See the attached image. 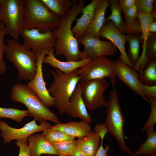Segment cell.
Wrapping results in <instances>:
<instances>
[{"instance_id": "obj_1", "label": "cell", "mask_w": 156, "mask_h": 156, "mask_svg": "<svg viewBox=\"0 0 156 156\" xmlns=\"http://www.w3.org/2000/svg\"><path fill=\"white\" fill-rule=\"evenodd\" d=\"M71 9L64 17L60 18L58 27L52 31L55 38L54 54L55 57L64 56L68 61L80 60L81 51L79 49L78 40L72 30L73 23L76 20L77 15L85 6V1L77 3L73 0Z\"/></svg>"}, {"instance_id": "obj_2", "label": "cell", "mask_w": 156, "mask_h": 156, "mask_svg": "<svg viewBox=\"0 0 156 156\" xmlns=\"http://www.w3.org/2000/svg\"><path fill=\"white\" fill-rule=\"evenodd\" d=\"M77 69L68 74H65L56 68L51 71L53 81L47 89L61 116L64 113L70 116V99L81 78Z\"/></svg>"}, {"instance_id": "obj_3", "label": "cell", "mask_w": 156, "mask_h": 156, "mask_svg": "<svg viewBox=\"0 0 156 156\" xmlns=\"http://www.w3.org/2000/svg\"><path fill=\"white\" fill-rule=\"evenodd\" d=\"M6 42V57L17 69L19 79L32 80L36 73L37 55L18 40L11 38Z\"/></svg>"}, {"instance_id": "obj_4", "label": "cell", "mask_w": 156, "mask_h": 156, "mask_svg": "<svg viewBox=\"0 0 156 156\" xmlns=\"http://www.w3.org/2000/svg\"><path fill=\"white\" fill-rule=\"evenodd\" d=\"M60 22V18L51 12L41 0H24L23 29H36L42 33L52 31Z\"/></svg>"}, {"instance_id": "obj_5", "label": "cell", "mask_w": 156, "mask_h": 156, "mask_svg": "<svg viewBox=\"0 0 156 156\" xmlns=\"http://www.w3.org/2000/svg\"><path fill=\"white\" fill-rule=\"evenodd\" d=\"M10 96L13 101L25 105L29 116L34 117L39 122L49 120L55 124L60 122L58 116L51 111L27 85L18 83L15 84L11 90Z\"/></svg>"}, {"instance_id": "obj_6", "label": "cell", "mask_w": 156, "mask_h": 156, "mask_svg": "<svg viewBox=\"0 0 156 156\" xmlns=\"http://www.w3.org/2000/svg\"><path fill=\"white\" fill-rule=\"evenodd\" d=\"M116 86H112L106 108L105 121L104 125L108 132L112 134L117 141L118 145L123 152L127 153L131 156H135L127 147L123 133V127L125 123L120 104L118 94Z\"/></svg>"}, {"instance_id": "obj_7", "label": "cell", "mask_w": 156, "mask_h": 156, "mask_svg": "<svg viewBox=\"0 0 156 156\" xmlns=\"http://www.w3.org/2000/svg\"><path fill=\"white\" fill-rule=\"evenodd\" d=\"M24 0H0V23L5 25L7 34L18 40L23 29Z\"/></svg>"}, {"instance_id": "obj_8", "label": "cell", "mask_w": 156, "mask_h": 156, "mask_svg": "<svg viewBox=\"0 0 156 156\" xmlns=\"http://www.w3.org/2000/svg\"><path fill=\"white\" fill-rule=\"evenodd\" d=\"M80 82L108 78L112 86H116L117 80L115 62L107 56H102L92 59L84 67L77 69Z\"/></svg>"}, {"instance_id": "obj_9", "label": "cell", "mask_w": 156, "mask_h": 156, "mask_svg": "<svg viewBox=\"0 0 156 156\" xmlns=\"http://www.w3.org/2000/svg\"><path fill=\"white\" fill-rule=\"evenodd\" d=\"M81 82V95L87 108L90 111L105 106L103 94L109 85L106 78L95 79Z\"/></svg>"}, {"instance_id": "obj_10", "label": "cell", "mask_w": 156, "mask_h": 156, "mask_svg": "<svg viewBox=\"0 0 156 156\" xmlns=\"http://www.w3.org/2000/svg\"><path fill=\"white\" fill-rule=\"evenodd\" d=\"M79 43L84 47L81 52V59L84 58L92 59L99 56L113 55L117 51V48L112 42L105 41L86 33L79 38Z\"/></svg>"}, {"instance_id": "obj_11", "label": "cell", "mask_w": 156, "mask_h": 156, "mask_svg": "<svg viewBox=\"0 0 156 156\" xmlns=\"http://www.w3.org/2000/svg\"><path fill=\"white\" fill-rule=\"evenodd\" d=\"M51 126L48 122H41L39 125L36 123L34 119L26 124L23 127L19 129L12 127L9 126L3 120H0V135L5 143H9L12 140L27 139L29 136L34 133L43 131Z\"/></svg>"}, {"instance_id": "obj_12", "label": "cell", "mask_w": 156, "mask_h": 156, "mask_svg": "<svg viewBox=\"0 0 156 156\" xmlns=\"http://www.w3.org/2000/svg\"><path fill=\"white\" fill-rule=\"evenodd\" d=\"M21 36L23 44L37 55L54 47L55 38L52 31L42 33L36 29H23Z\"/></svg>"}, {"instance_id": "obj_13", "label": "cell", "mask_w": 156, "mask_h": 156, "mask_svg": "<svg viewBox=\"0 0 156 156\" xmlns=\"http://www.w3.org/2000/svg\"><path fill=\"white\" fill-rule=\"evenodd\" d=\"M48 51H45L41 54L37 55V68L36 74L27 86L37 94L43 103L49 108L54 106L55 103L46 88L43 75V61Z\"/></svg>"}, {"instance_id": "obj_14", "label": "cell", "mask_w": 156, "mask_h": 156, "mask_svg": "<svg viewBox=\"0 0 156 156\" xmlns=\"http://www.w3.org/2000/svg\"><path fill=\"white\" fill-rule=\"evenodd\" d=\"M99 34L109 40L118 49L120 54L119 60L125 64L133 68V66L129 60L125 49L127 41L126 36L111 21L105 22L101 29Z\"/></svg>"}, {"instance_id": "obj_15", "label": "cell", "mask_w": 156, "mask_h": 156, "mask_svg": "<svg viewBox=\"0 0 156 156\" xmlns=\"http://www.w3.org/2000/svg\"><path fill=\"white\" fill-rule=\"evenodd\" d=\"M115 63L117 76L118 78L145 101L150 103L149 100L142 92V83L138 79V73L119 60H117Z\"/></svg>"}, {"instance_id": "obj_16", "label": "cell", "mask_w": 156, "mask_h": 156, "mask_svg": "<svg viewBox=\"0 0 156 156\" xmlns=\"http://www.w3.org/2000/svg\"><path fill=\"white\" fill-rule=\"evenodd\" d=\"M155 11L152 13L146 14L137 12V18L140 23L142 32L141 36L142 40V50L141 56L133 66V69L136 72H141L146 65L145 63V52L146 43L151 33L149 30L150 24L156 19Z\"/></svg>"}, {"instance_id": "obj_17", "label": "cell", "mask_w": 156, "mask_h": 156, "mask_svg": "<svg viewBox=\"0 0 156 156\" xmlns=\"http://www.w3.org/2000/svg\"><path fill=\"white\" fill-rule=\"evenodd\" d=\"M54 48L49 49L44 57L43 63L47 64L56 68L66 74L71 73L77 69L82 68L89 63L91 59H82L78 61L63 62L59 60L54 54Z\"/></svg>"}, {"instance_id": "obj_18", "label": "cell", "mask_w": 156, "mask_h": 156, "mask_svg": "<svg viewBox=\"0 0 156 156\" xmlns=\"http://www.w3.org/2000/svg\"><path fill=\"white\" fill-rule=\"evenodd\" d=\"M70 116L79 118L81 120L89 124L93 120L88 113L81 95V85L79 82L71 97L69 101Z\"/></svg>"}, {"instance_id": "obj_19", "label": "cell", "mask_w": 156, "mask_h": 156, "mask_svg": "<svg viewBox=\"0 0 156 156\" xmlns=\"http://www.w3.org/2000/svg\"><path fill=\"white\" fill-rule=\"evenodd\" d=\"M100 0H92L82 9L81 16L77 19L76 25L72 28L75 38L77 40L86 32L94 17L96 8Z\"/></svg>"}, {"instance_id": "obj_20", "label": "cell", "mask_w": 156, "mask_h": 156, "mask_svg": "<svg viewBox=\"0 0 156 156\" xmlns=\"http://www.w3.org/2000/svg\"><path fill=\"white\" fill-rule=\"evenodd\" d=\"M30 156H40L42 154L58 155L53 144L41 133L33 134L27 139Z\"/></svg>"}, {"instance_id": "obj_21", "label": "cell", "mask_w": 156, "mask_h": 156, "mask_svg": "<svg viewBox=\"0 0 156 156\" xmlns=\"http://www.w3.org/2000/svg\"><path fill=\"white\" fill-rule=\"evenodd\" d=\"M49 128L62 131L78 138L87 136L92 130L89 124L82 120L80 122L73 121L65 123L60 122L51 126Z\"/></svg>"}, {"instance_id": "obj_22", "label": "cell", "mask_w": 156, "mask_h": 156, "mask_svg": "<svg viewBox=\"0 0 156 156\" xmlns=\"http://www.w3.org/2000/svg\"><path fill=\"white\" fill-rule=\"evenodd\" d=\"M109 5L108 0H100L97 5L93 20L86 33L96 38L101 39L100 31L105 22V13Z\"/></svg>"}, {"instance_id": "obj_23", "label": "cell", "mask_w": 156, "mask_h": 156, "mask_svg": "<svg viewBox=\"0 0 156 156\" xmlns=\"http://www.w3.org/2000/svg\"><path fill=\"white\" fill-rule=\"evenodd\" d=\"M101 138L91 130L86 136L79 138L77 146L86 156H95L100 147Z\"/></svg>"}, {"instance_id": "obj_24", "label": "cell", "mask_w": 156, "mask_h": 156, "mask_svg": "<svg viewBox=\"0 0 156 156\" xmlns=\"http://www.w3.org/2000/svg\"><path fill=\"white\" fill-rule=\"evenodd\" d=\"M123 12L125 20L126 27L122 33L127 34H141V26L137 18L138 11L135 5Z\"/></svg>"}, {"instance_id": "obj_25", "label": "cell", "mask_w": 156, "mask_h": 156, "mask_svg": "<svg viewBox=\"0 0 156 156\" xmlns=\"http://www.w3.org/2000/svg\"><path fill=\"white\" fill-rule=\"evenodd\" d=\"M146 131L147 138L135 153V156L145 155L156 156V131L154 127L148 128Z\"/></svg>"}, {"instance_id": "obj_26", "label": "cell", "mask_w": 156, "mask_h": 156, "mask_svg": "<svg viewBox=\"0 0 156 156\" xmlns=\"http://www.w3.org/2000/svg\"><path fill=\"white\" fill-rule=\"evenodd\" d=\"M49 10L62 18L65 17L71 9L73 1L70 0H41Z\"/></svg>"}, {"instance_id": "obj_27", "label": "cell", "mask_w": 156, "mask_h": 156, "mask_svg": "<svg viewBox=\"0 0 156 156\" xmlns=\"http://www.w3.org/2000/svg\"><path fill=\"white\" fill-rule=\"evenodd\" d=\"M127 41L129 44L128 58L133 66L140 58V51L142 40L139 34H130L126 35Z\"/></svg>"}, {"instance_id": "obj_28", "label": "cell", "mask_w": 156, "mask_h": 156, "mask_svg": "<svg viewBox=\"0 0 156 156\" xmlns=\"http://www.w3.org/2000/svg\"><path fill=\"white\" fill-rule=\"evenodd\" d=\"M139 80L149 86L156 85V58L149 61L143 70L138 73Z\"/></svg>"}, {"instance_id": "obj_29", "label": "cell", "mask_w": 156, "mask_h": 156, "mask_svg": "<svg viewBox=\"0 0 156 156\" xmlns=\"http://www.w3.org/2000/svg\"><path fill=\"white\" fill-rule=\"evenodd\" d=\"M109 1L110 4L111 13L110 15L105 18V22L109 21H112L122 33L125 29L126 25L121 14L119 1L109 0Z\"/></svg>"}, {"instance_id": "obj_30", "label": "cell", "mask_w": 156, "mask_h": 156, "mask_svg": "<svg viewBox=\"0 0 156 156\" xmlns=\"http://www.w3.org/2000/svg\"><path fill=\"white\" fill-rule=\"evenodd\" d=\"M28 116H29L27 110L0 107V118H8L21 123L23 121L24 117Z\"/></svg>"}, {"instance_id": "obj_31", "label": "cell", "mask_w": 156, "mask_h": 156, "mask_svg": "<svg viewBox=\"0 0 156 156\" xmlns=\"http://www.w3.org/2000/svg\"><path fill=\"white\" fill-rule=\"evenodd\" d=\"M77 140H67L53 144L58 156H71L75 151Z\"/></svg>"}, {"instance_id": "obj_32", "label": "cell", "mask_w": 156, "mask_h": 156, "mask_svg": "<svg viewBox=\"0 0 156 156\" xmlns=\"http://www.w3.org/2000/svg\"><path fill=\"white\" fill-rule=\"evenodd\" d=\"M42 133L53 144L67 140H74L75 138L62 131L49 128L43 131Z\"/></svg>"}, {"instance_id": "obj_33", "label": "cell", "mask_w": 156, "mask_h": 156, "mask_svg": "<svg viewBox=\"0 0 156 156\" xmlns=\"http://www.w3.org/2000/svg\"><path fill=\"white\" fill-rule=\"evenodd\" d=\"M7 34L5 26L2 22L0 23V75H3L5 72L6 66L3 57L5 53L6 44L5 37Z\"/></svg>"}, {"instance_id": "obj_34", "label": "cell", "mask_w": 156, "mask_h": 156, "mask_svg": "<svg viewBox=\"0 0 156 156\" xmlns=\"http://www.w3.org/2000/svg\"><path fill=\"white\" fill-rule=\"evenodd\" d=\"M156 58V34L151 33L148 39L145 52V63H147L150 60Z\"/></svg>"}, {"instance_id": "obj_35", "label": "cell", "mask_w": 156, "mask_h": 156, "mask_svg": "<svg viewBox=\"0 0 156 156\" xmlns=\"http://www.w3.org/2000/svg\"><path fill=\"white\" fill-rule=\"evenodd\" d=\"M147 98L150 101L151 109L148 118L141 129L142 131H146L148 128L154 127L156 123V99L152 97H149Z\"/></svg>"}, {"instance_id": "obj_36", "label": "cell", "mask_w": 156, "mask_h": 156, "mask_svg": "<svg viewBox=\"0 0 156 156\" xmlns=\"http://www.w3.org/2000/svg\"><path fill=\"white\" fill-rule=\"evenodd\" d=\"M154 0H136L135 5L138 12L144 14L152 13Z\"/></svg>"}, {"instance_id": "obj_37", "label": "cell", "mask_w": 156, "mask_h": 156, "mask_svg": "<svg viewBox=\"0 0 156 156\" xmlns=\"http://www.w3.org/2000/svg\"><path fill=\"white\" fill-rule=\"evenodd\" d=\"M27 139L16 140L15 144L19 149L18 156H30V150Z\"/></svg>"}, {"instance_id": "obj_38", "label": "cell", "mask_w": 156, "mask_h": 156, "mask_svg": "<svg viewBox=\"0 0 156 156\" xmlns=\"http://www.w3.org/2000/svg\"><path fill=\"white\" fill-rule=\"evenodd\" d=\"M142 91L147 99L152 97L156 99V85L149 86L142 83Z\"/></svg>"}, {"instance_id": "obj_39", "label": "cell", "mask_w": 156, "mask_h": 156, "mask_svg": "<svg viewBox=\"0 0 156 156\" xmlns=\"http://www.w3.org/2000/svg\"><path fill=\"white\" fill-rule=\"evenodd\" d=\"M121 11L123 12L130 9L135 5L136 0H118Z\"/></svg>"}, {"instance_id": "obj_40", "label": "cell", "mask_w": 156, "mask_h": 156, "mask_svg": "<svg viewBox=\"0 0 156 156\" xmlns=\"http://www.w3.org/2000/svg\"><path fill=\"white\" fill-rule=\"evenodd\" d=\"M94 131L99 136L101 139L103 140L104 138L108 132V131L103 124H100L97 123L94 127Z\"/></svg>"}, {"instance_id": "obj_41", "label": "cell", "mask_w": 156, "mask_h": 156, "mask_svg": "<svg viewBox=\"0 0 156 156\" xmlns=\"http://www.w3.org/2000/svg\"><path fill=\"white\" fill-rule=\"evenodd\" d=\"M101 142L100 147L95 156H107L108 154L107 152L110 149V146L108 145H106L105 148L103 146V140L101 139Z\"/></svg>"}, {"instance_id": "obj_42", "label": "cell", "mask_w": 156, "mask_h": 156, "mask_svg": "<svg viewBox=\"0 0 156 156\" xmlns=\"http://www.w3.org/2000/svg\"><path fill=\"white\" fill-rule=\"evenodd\" d=\"M149 30L152 33H155L156 32V22L154 21L152 22L149 26Z\"/></svg>"}, {"instance_id": "obj_43", "label": "cell", "mask_w": 156, "mask_h": 156, "mask_svg": "<svg viewBox=\"0 0 156 156\" xmlns=\"http://www.w3.org/2000/svg\"><path fill=\"white\" fill-rule=\"evenodd\" d=\"M71 156H86L77 147Z\"/></svg>"}, {"instance_id": "obj_44", "label": "cell", "mask_w": 156, "mask_h": 156, "mask_svg": "<svg viewBox=\"0 0 156 156\" xmlns=\"http://www.w3.org/2000/svg\"><path fill=\"white\" fill-rule=\"evenodd\" d=\"M46 156H54L53 155H47Z\"/></svg>"}]
</instances>
